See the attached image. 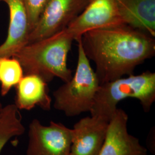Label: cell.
<instances>
[{
	"mask_svg": "<svg viewBox=\"0 0 155 155\" xmlns=\"http://www.w3.org/2000/svg\"><path fill=\"white\" fill-rule=\"evenodd\" d=\"M81 37L75 40L78 43V57L75 74L53 92L54 107L67 117L77 116L82 113L90 112L100 87L96 74L84 52Z\"/></svg>",
	"mask_w": 155,
	"mask_h": 155,
	"instance_id": "cell-4",
	"label": "cell"
},
{
	"mask_svg": "<svg viewBox=\"0 0 155 155\" xmlns=\"http://www.w3.org/2000/svg\"><path fill=\"white\" fill-rule=\"evenodd\" d=\"M81 41L95 64L100 84L133 75L136 67L155 55V38L127 25L89 31Z\"/></svg>",
	"mask_w": 155,
	"mask_h": 155,
	"instance_id": "cell-1",
	"label": "cell"
},
{
	"mask_svg": "<svg viewBox=\"0 0 155 155\" xmlns=\"http://www.w3.org/2000/svg\"><path fill=\"white\" fill-rule=\"evenodd\" d=\"M124 25L126 24L116 0H90L83 11L65 29L76 40L91 30Z\"/></svg>",
	"mask_w": 155,
	"mask_h": 155,
	"instance_id": "cell-7",
	"label": "cell"
},
{
	"mask_svg": "<svg viewBox=\"0 0 155 155\" xmlns=\"http://www.w3.org/2000/svg\"><path fill=\"white\" fill-rule=\"evenodd\" d=\"M8 5L9 22L5 41L0 45V59L11 58L28 45L29 30L22 0H1Z\"/></svg>",
	"mask_w": 155,
	"mask_h": 155,
	"instance_id": "cell-10",
	"label": "cell"
},
{
	"mask_svg": "<svg viewBox=\"0 0 155 155\" xmlns=\"http://www.w3.org/2000/svg\"><path fill=\"white\" fill-rule=\"evenodd\" d=\"M25 130L20 110L15 104L3 107L0 118V155L12 138L21 136Z\"/></svg>",
	"mask_w": 155,
	"mask_h": 155,
	"instance_id": "cell-13",
	"label": "cell"
},
{
	"mask_svg": "<svg viewBox=\"0 0 155 155\" xmlns=\"http://www.w3.org/2000/svg\"><path fill=\"white\" fill-rule=\"evenodd\" d=\"M26 155H70L72 129L61 122L48 125L33 119L28 127Z\"/></svg>",
	"mask_w": 155,
	"mask_h": 155,
	"instance_id": "cell-5",
	"label": "cell"
},
{
	"mask_svg": "<svg viewBox=\"0 0 155 155\" xmlns=\"http://www.w3.org/2000/svg\"><path fill=\"white\" fill-rule=\"evenodd\" d=\"M15 88V104L19 110H31L36 106L44 110H51L52 99L48 83L42 78L35 74L24 75Z\"/></svg>",
	"mask_w": 155,
	"mask_h": 155,
	"instance_id": "cell-11",
	"label": "cell"
},
{
	"mask_svg": "<svg viewBox=\"0 0 155 155\" xmlns=\"http://www.w3.org/2000/svg\"><path fill=\"white\" fill-rule=\"evenodd\" d=\"M90 0H48L28 44L65 29L85 9Z\"/></svg>",
	"mask_w": 155,
	"mask_h": 155,
	"instance_id": "cell-6",
	"label": "cell"
},
{
	"mask_svg": "<svg viewBox=\"0 0 155 155\" xmlns=\"http://www.w3.org/2000/svg\"><path fill=\"white\" fill-rule=\"evenodd\" d=\"M138 100L143 110L148 113L155 101V73L146 71L100 84L90 111L91 116L109 122L122 100Z\"/></svg>",
	"mask_w": 155,
	"mask_h": 155,
	"instance_id": "cell-3",
	"label": "cell"
},
{
	"mask_svg": "<svg viewBox=\"0 0 155 155\" xmlns=\"http://www.w3.org/2000/svg\"><path fill=\"white\" fill-rule=\"evenodd\" d=\"M126 25L155 36V0H116Z\"/></svg>",
	"mask_w": 155,
	"mask_h": 155,
	"instance_id": "cell-12",
	"label": "cell"
},
{
	"mask_svg": "<svg viewBox=\"0 0 155 155\" xmlns=\"http://www.w3.org/2000/svg\"><path fill=\"white\" fill-rule=\"evenodd\" d=\"M0 1H1V0H0Z\"/></svg>",
	"mask_w": 155,
	"mask_h": 155,
	"instance_id": "cell-17",
	"label": "cell"
},
{
	"mask_svg": "<svg viewBox=\"0 0 155 155\" xmlns=\"http://www.w3.org/2000/svg\"><path fill=\"white\" fill-rule=\"evenodd\" d=\"M128 116L117 108L111 118L98 155H147L148 150L127 130Z\"/></svg>",
	"mask_w": 155,
	"mask_h": 155,
	"instance_id": "cell-8",
	"label": "cell"
},
{
	"mask_svg": "<svg viewBox=\"0 0 155 155\" xmlns=\"http://www.w3.org/2000/svg\"><path fill=\"white\" fill-rule=\"evenodd\" d=\"M74 40L64 29L25 45L13 57L20 63L24 75H37L47 83L55 77L66 82L72 76L67 66V56Z\"/></svg>",
	"mask_w": 155,
	"mask_h": 155,
	"instance_id": "cell-2",
	"label": "cell"
},
{
	"mask_svg": "<svg viewBox=\"0 0 155 155\" xmlns=\"http://www.w3.org/2000/svg\"><path fill=\"white\" fill-rule=\"evenodd\" d=\"M22 66L14 57L0 59V92L3 97L15 87L24 77Z\"/></svg>",
	"mask_w": 155,
	"mask_h": 155,
	"instance_id": "cell-14",
	"label": "cell"
},
{
	"mask_svg": "<svg viewBox=\"0 0 155 155\" xmlns=\"http://www.w3.org/2000/svg\"><path fill=\"white\" fill-rule=\"evenodd\" d=\"M48 1V0H22L27 14L30 33L39 21Z\"/></svg>",
	"mask_w": 155,
	"mask_h": 155,
	"instance_id": "cell-15",
	"label": "cell"
},
{
	"mask_svg": "<svg viewBox=\"0 0 155 155\" xmlns=\"http://www.w3.org/2000/svg\"><path fill=\"white\" fill-rule=\"evenodd\" d=\"M108 124L91 116L76 122L72 128L70 155H98L105 139Z\"/></svg>",
	"mask_w": 155,
	"mask_h": 155,
	"instance_id": "cell-9",
	"label": "cell"
},
{
	"mask_svg": "<svg viewBox=\"0 0 155 155\" xmlns=\"http://www.w3.org/2000/svg\"><path fill=\"white\" fill-rule=\"evenodd\" d=\"M3 106L2 105V104H1V101H0V118H1V114H2V109H3Z\"/></svg>",
	"mask_w": 155,
	"mask_h": 155,
	"instance_id": "cell-16",
	"label": "cell"
}]
</instances>
